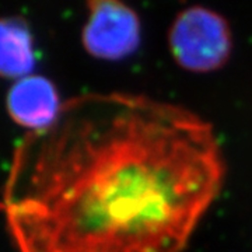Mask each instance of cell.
Wrapping results in <instances>:
<instances>
[{
	"mask_svg": "<svg viewBox=\"0 0 252 252\" xmlns=\"http://www.w3.org/2000/svg\"><path fill=\"white\" fill-rule=\"evenodd\" d=\"M6 108L17 125L38 132L54 124L63 105L52 81L30 74L16 80L10 87Z\"/></svg>",
	"mask_w": 252,
	"mask_h": 252,
	"instance_id": "obj_4",
	"label": "cell"
},
{
	"mask_svg": "<svg viewBox=\"0 0 252 252\" xmlns=\"http://www.w3.org/2000/svg\"><path fill=\"white\" fill-rule=\"evenodd\" d=\"M225 177L213 126L137 94H86L20 146L6 219L20 252H182Z\"/></svg>",
	"mask_w": 252,
	"mask_h": 252,
	"instance_id": "obj_1",
	"label": "cell"
},
{
	"mask_svg": "<svg viewBox=\"0 0 252 252\" xmlns=\"http://www.w3.org/2000/svg\"><path fill=\"white\" fill-rule=\"evenodd\" d=\"M35 66L34 38L27 21L0 17V77L23 79Z\"/></svg>",
	"mask_w": 252,
	"mask_h": 252,
	"instance_id": "obj_5",
	"label": "cell"
},
{
	"mask_svg": "<svg viewBox=\"0 0 252 252\" xmlns=\"http://www.w3.org/2000/svg\"><path fill=\"white\" fill-rule=\"evenodd\" d=\"M172 58L189 72L210 73L223 67L233 51V34L221 14L192 6L182 10L168 31Z\"/></svg>",
	"mask_w": 252,
	"mask_h": 252,
	"instance_id": "obj_2",
	"label": "cell"
},
{
	"mask_svg": "<svg viewBox=\"0 0 252 252\" xmlns=\"http://www.w3.org/2000/svg\"><path fill=\"white\" fill-rule=\"evenodd\" d=\"M87 9L81 39L91 56L121 61L139 48L142 24L132 7L122 0H87Z\"/></svg>",
	"mask_w": 252,
	"mask_h": 252,
	"instance_id": "obj_3",
	"label": "cell"
}]
</instances>
